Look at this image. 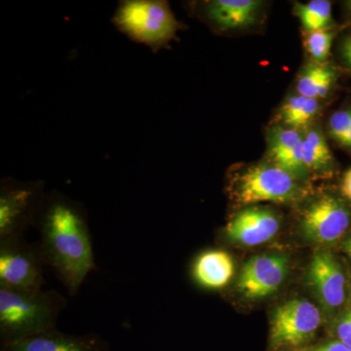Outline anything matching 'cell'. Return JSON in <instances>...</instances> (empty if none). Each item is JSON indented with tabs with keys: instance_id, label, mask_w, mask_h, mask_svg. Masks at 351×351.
Masks as SVG:
<instances>
[{
	"instance_id": "obj_29",
	"label": "cell",
	"mask_w": 351,
	"mask_h": 351,
	"mask_svg": "<svg viewBox=\"0 0 351 351\" xmlns=\"http://www.w3.org/2000/svg\"><path fill=\"white\" fill-rule=\"evenodd\" d=\"M350 294H351V290H350Z\"/></svg>"
},
{
	"instance_id": "obj_10",
	"label": "cell",
	"mask_w": 351,
	"mask_h": 351,
	"mask_svg": "<svg viewBox=\"0 0 351 351\" xmlns=\"http://www.w3.org/2000/svg\"><path fill=\"white\" fill-rule=\"evenodd\" d=\"M0 351H112L96 334L73 335L55 329L20 341L0 343Z\"/></svg>"
},
{
	"instance_id": "obj_28",
	"label": "cell",
	"mask_w": 351,
	"mask_h": 351,
	"mask_svg": "<svg viewBox=\"0 0 351 351\" xmlns=\"http://www.w3.org/2000/svg\"><path fill=\"white\" fill-rule=\"evenodd\" d=\"M346 6H348V11H350L351 15V1H348V3H346Z\"/></svg>"
},
{
	"instance_id": "obj_21",
	"label": "cell",
	"mask_w": 351,
	"mask_h": 351,
	"mask_svg": "<svg viewBox=\"0 0 351 351\" xmlns=\"http://www.w3.org/2000/svg\"><path fill=\"white\" fill-rule=\"evenodd\" d=\"M351 129V110H343L336 112L329 120L330 134L339 144H343L346 135Z\"/></svg>"
},
{
	"instance_id": "obj_13",
	"label": "cell",
	"mask_w": 351,
	"mask_h": 351,
	"mask_svg": "<svg viewBox=\"0 0 351 351\" xmlns=\"http://www.w3.org/2000/svg\"><path fill=\"white\" fill-rule=\"evenodd\" d=\"M204 19L216 31L228 32L249 27L257 21L262 2L257 0H212L202 4Z\"/></svg>"
},
{
	"instance_id": "obj_12",
	"label": "cell",
	"mask_w": 351,
	"mask_h": 351,
	"mask_svg": "<svg viewBox=\"0 0 351 351\" xmlns=\"http://www.w3.org/2000/svg\"><path fill=\"white\" fill-rule=\"evenodd\" d=\"M308 279L321 304L327 308H338L345 302L346 277L330 252L314 254L308 267Z\"/></svg>"
},
{
	"instance_id": "obj_9",
	"label": "cell",
	"mask_w": 351,
	"mask_h": 351,
	"mask_svg": "<svg viewBox=\"0 0 351 351\" xmlns=\"http://www.w3.org/2000/svg\"><path fill=\"white\" fill-rule=\"evenodd\" d=\"M287 269V258L284 256H258L244 265L237 281V289L247 299L267 297L280 287Z\"/></svg>"
},
{
	"instance_id": "obj_16",
	"label": "cell",
	"mask_w": 351,
	"mask_h": 351,
	"mask_svg": "<svg viewBox=\"0 0 351 351\" xmlns=\"http://www.w3.org/2000/svg\"><path fill=\"white\" fill-rule=\"evenodd\" d=\"M335 78L336 73L330 66L322 64H309L302 69L298 78V94L315 100L326 98Z\"/></svg>"
},
{
	"instance_id": "obj_25",
	"label": "cell",
	"mask_w": 351,
	"mask_h": 351,
	"mask_svg": "<svg viewBox=\"0 0 351 351\" xmlns=\"http://www.w3.org/2000/svg\"><path fill=\"white\" fill-rule=\"evenodd\" d=\"M343 56L346 64L351 69V36L343 43Z\"/></svg>"
},
{
	"instance_id": "obj_27",
	"label": "cell",
	"mask_w": 351,
	"mask_h": 351,
	"mask_svg": "<svg viewBox=\"0 0 351 351\" xmlns=\"http://www.w3.org/2000/svg\"><path fill=\"white\" fill-rule=\"evenodd\" d=\"M341 145H345V147H351V129Z\"/></svg>"
},
{
	"instance_id": "obj_19",
	"label": "cell",
	"mask_w": 351,
	"mask_h": 351,
	"mask_svg": "<svg viewBox=\"0 0 351 351\" xmlns=\"http://www.w3.org/2000/svg\"><path fill=\"white\" fill-rule=\"evenodd\" d=\"M295 12L307 32L327 29L332 23V4L328 0H313L297 4Z\"/></svg>"
},
{
	"instance_id": "obj_14",
	"label": "cell",
	"mask_w": 351,
	"mask_h": 351,
	"mask_svg": "<svg viewBox=\"0 0 351 351\" xmlns=\"http://www.w3.org/2000/svg\"><path fill=\"white\" fill-rule=\"evenodd\" d=\"M304 135L298 129L277 126L269 134L267 154L270 161L295 179L306 177L308 171L302 156Z\"/></svg>"
},
{
	"instance_id": "obj_17",
	"label": "cell",
	"mask_w": 351,
	"mask_h": 351,
	"mask_svg": "<svg viewBox=\"0 0 351 351\" xmlns=\"http://www.w3.org/2000/svg\"><path fill=\"white\" fill-rule=\"evenodd\" d=\"M302 156L308 172H324L331 167V151L319 128H311L304 134Z\"/></svg>"
},
{
	"instance_id": "obj_6",
	"label": "cell",
	"mask_w": 351,
	"mask_h": 351,
	"mask_svg": "<svg viewBox=\"0 0 351 351\" xmlns=\"http://www.w3.org/2000/svg\"><path fill=\"white\" fill-rule=\"evenodd\" d=\"M44 267L38 243H29L24 235L0 239V286L43 289Z\"/></svg>"
},
{
	"instance_id": "obj_20",
	"label": "cell",
	"mask_w": 351,
	"mask_h": 351,
	"mask_svg": "<svg viewBox=\"0 0 351 351\" xmlns=\"http://www.w3.org/2000/svg\"><path fill=\"white\" fill-rule=\"evenodd\" d=\"M332 39L334 34L328 29L307 32L304 38V47L316 64H323L326 61L331 50Z\"/></svg>"
},
{
	"instance_id": "obj_7",
	"label": "cell",
	"mask_w": 351,
	"mask_h": 351,
	"mask_svg": "<svg viewBox=\"0 0 351 351\" xmlns=\"http://www.w3.org/2000/svg\"><path fill=\"white\" fill-rule=\"evenodd\" d=\"M321 325V314L311 302L295 299L276 308L270 328V346L276 350L306 345Z\"/></svg>"
},
{
	"instance_id": "obj_24",
	"label": "cell",
	"mask_w": 351,
	"mask_h": 351,
	"mask_svg": "<svg viewBox=\"0 0 351 351\" xmlns=\"http://www.w3.org/2000/svg\"><path fill=\"white\" fill-rule=\"evenodd\" d=\"M341 191L346 198L351 200V168L346 173L341 184Z\"/></svg>"
},
{
	"instance_id": "obj_22",
	"label": "cell",
	"mask_w": 351,
	"mask_h": 351,
	"mask_svg": "<svg viewBox=\"0 0 351 351\" xmlns=\"http://www.w3.org/2000/svg\"><path fill=\"white\" fill-rule=\"evenodd\" d=\"M337 339L351 348V309L339 319L336 326Z\"/></svg>"
},
{
	"instance_id": "obj_5",
	"label": "cell",
	"mask_w": 351,
	"mask_h": 351,
	"mask_svg": "<svg viewBox=\"0 0 351 351\" xmlns=\"http://www.w3.org/2000/svg\"><path fill=\"white\" fill-rule=\"evenodd\" d=\"M295 177L272 163L262 162L247 168L232 184V196L241 204L297 200L301 186Z\"/></svg>"
},
{
	"instance_id": "obj_2",
	"label": "cell",
	"mask_w": 351,
	"mask_h": 351,
	"mask_svg": "<svg viewBox=\"0 0 351 351\" xmlns=\"http://www.w3.org/2000/svg\"><path fill=\"white\" fill-rule=\"evenodd\" d=\"M68 300L55 290L0 286V343L20 341L57 329Z\"/></svg>"
},
{
	"instance_id": "obj_23",
	"label": "cell",
	"mask_w": 351,
	"mask_h": 351,
	"mask_svg": "<svg viewBox=\"0 0 351 351\" xmlns=\"http://www.w3.org/2000/svg\"><path fill=\"white\" fill-rule=\"evenodd\" d=\"M306 351H351V348L337 339V341H327L322 345L314 346Z\"/></svg>"
},
{
	"instance_id": "obj_8",
	"label": "cell",
	"mask_w": 351,
	"mask_h": 351,
	"mask_svg": "<svg viewBox=\"0 0 351 351\" xmlns=\"http://www.w3.org/2000/svg\"><path fill=\"white\" fill-rule=\"evenodd\" d=\"M350 225V214L343 202L323 196L311 205L302 219V230L309 240L332 243L343 237Z\"/></svg>"
},
{
	"instance_id": "obj_1",
	"label": "cell",
	"mask_w": 351,
	"mask_h": 351,
	"mask_svg": "<svg viewBox=\"0 0 351 351\" xmlns=\"http://www.w3.org/2000/svg\"><path fill=\"white\" fill-rule=\"evenodd\" d=\"M45 267L56 274L71 297L96 269L91 232L84 210L76 201L52 191L46 195L36 223Z\"/></svg>"
},
{
	"instance_id": "obj_4",
	"label": "cell",
	"mask_w": 351,
	"mask_h": 351,
	"mask_svg": "<svg viewBox=\"0 0 351 351\" xmlns=\"http://www.w3.org/2000/svg\"><path fill=\"white\" fill-rule=\"evenodd\" d=\"M41 181L19 182L6 178L0 184V239L22 237L36 226L45 199Z\"/></svg>"
},
{
	"instance_id": "obj_3",
	"label": "cell",
	"mask_w": 351,
	"mask_h": 351,
	"mask_svg": "<svg viewBox=\"0 0 351 351\" xmlns=\"http://www.w3.org/2000/svg\"><path fill=\"white\" fill-rule=\"evenodd\" d=\"M112 21L127 38L152 52L167 47L182 27L164 0H122Z\"/></svg>"
},
{
	"instance_id": "obj_26",
	"label": "cell",
	"mask_w": 351,
	"mask_h": 351,
	"mask_svg": "<svg viewBox=\"0 0 351 351\" xmlns=\"http://www.w3.org/2000/svg\"><path fill=\"white\" fill-rule=\"evenodd\" d=\"M343 250L346 251V253L348 254V256L351 258V237L346 240L345 243H343Z\"/></svg>"
},
{
	"instance_id": "obj_18",
	"label": "cell",
	"mask_w": 351,
	"mask_h": 351,
	"mask_svg": "<svg viewBox=\"0 0 351 351\" xmlns=\"http://www.w3.org/2000/svg\"><path fill=\"white\" fill-rule=\"evenodd\" d=\"M319 101L300 94L294 95L283 104L279 117L285 125L299 129L308 125L319 112Z\"/></svg>"
},
{
	"instance_id": "obj_15",
	"label": "cell",
	"mask_w": 351,
	"mask_h": 351,
	"mask_svg": "<svg viewBox=\"0 0 351 351\" xmlns=\"http://www.w3.org/2000/svg\"><path fill=\"white\" fill-rule=\"evenodd\" d=\"M193 280L209 290L226 287L234 274V263L230 254L221 250L203 252L191 269Z\"/></svg>"
},
{
	"instance_id": "obj_11",
	"label": "cell",
	"mask_w": 351,
	"mask_h": 351,
	"mask_svg": "<svg viewBox=\"0 0 351 351\" xmlns=\"http://www.w3.org/2000/svg\"><path fill=\"white\" fill-rule=\"evenodd\" d=\"M280 223L274 212L251 207L235 214L226 223V237L235 243L256 246L276 237Z\"/></svg>"
}]
</instances>
